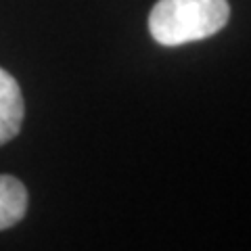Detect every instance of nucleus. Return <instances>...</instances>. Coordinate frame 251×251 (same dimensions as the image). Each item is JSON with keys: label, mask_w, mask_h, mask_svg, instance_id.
I'll return each mask as SVG.
<instances>
[{"label": "nucleus", "mask_w": 251, "mask_h": 251, "mask_svg": "<svg viewBox=\"0 0 251 251\" xmlns=\"http://www.w3.org/2000/svg\"><path fill=\"white\" fill-rule=\"evenodd\" d=\"M228 17V0H157L149 15V31L163 46H180L218 34Z\"/></svg>", "instance_id": "f257e3e1"}, {"label": "nucleus", "mask_w": 251, "mask_h": 251, "mask_svg": "<svg viewBox=\"0 0 251 251\" xmlns=\"http://www.w3.org/2000/svg\"><path fill=\"white\" fill-rule=\"evenodd\" d=\"M25 107L17 80L0 67V145L19 134Z\"/></svg>", "instance_id": "f03ea898"}, {"label": "nucleus", "mask_w": 251, "mask_h": 251, "mask_svg": "<svg viewBox=\"0 0 251 251\" xmlns=\"http://www.w3.org/2000/svg\"><path fill=\"white\" fill-rule=\"evenodd\" d=\"M27 211V191L17 178L0 174V230L21 222Z\"/></svg>", "instance_id": "7ed1b4c3"}]
</instances>
